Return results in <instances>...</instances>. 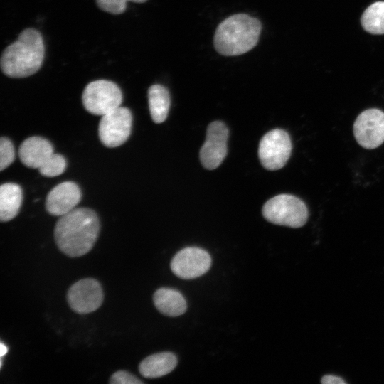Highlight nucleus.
<instances>
[{"mask_svg": "<svg viewBox=\"0 0 384 384\" xmlns=\"http://www.w3.org/2000/svg\"><path fill=\"white\" fill-rule=\"evenodd\" d=\"M99 232L100 221L96 213L90 208H78L60 216L55 226L54 238L63 253L78 257L93 247Z\"/></svg>", "mask_w": 384, "mask_h": 384, "instance_id": "obj_1", "label": "nucleus"}, {"mask_svg": "<svg viewBox=\"0 0 384 384\" xmlns=\"http://www.w3.org/2000/svg\"><path fill=\"white\" fill-rule=\"evenodd\" d=\"M45 56V46L41 33L33 28L23 30L16 41L2 52L0 67L2 73L12 78H22L35 74Z\"/></svg>", "mask_w": 384, "mask_h": 384, "instance_id": "obj_2", "label": "nucleus"}, {"mask_svg": "<svg viewBox=\"0 0 384 384\" xmlns=\"http://www.w3.org/2000/svg\"><path fill=\"white\" fill-rule=\"evenodd\" d=\"M262 26L260 21L245 14L233 15L218 26L214 46L221 55L235 56L252 50L257 44Z\"/></svg>", "mask_w": 384, "mask_h": 384, "instance_id": "obj_3", "label": "nucleus"}, {"mask_svg": "<svg viewBox=\"0 0 384 384\" xmlns=\"http://www.w3.org/2000/svg\"><path fill=\"white\" fill-rule=\"evenodd\" d=\"M262 215L272 223L297 228L307 222L309 212L301 199L284 193L268 200L263 206Z\"/></svg>", "mask_w": 384, "mask_h": 384, "instance_id": "obj_4", "label": "nucleus"}, {"mask_svg": "<svg viewBox=\"0 0 384 384\" xmlns=\"http://www.w3.org/2000/svg\"><path fill=\"white\" fill-rule=\"evenodd\" d=\"M82 101L87 112L102 116L120 106L122 93L114 82L97 80L86 85L82 95Z\"/></svg>", "mask_w": 384, "mask_h": 384, "instance_id": "obj_5", "label": "nucleus"}, {"mask_svg": "<svg viewBox=\"0 0 384 384\" xmlns=\"http://www.w3.org/2000/svg\"><path fill=\"white\" fill-rule=\"evenodd\" d=\"M292 152V142L288 133L274 129L266 133L259 144L258 156L261 164L267 170L282 168Z\"/></svg>", "mask_w": 384, "mask_h": 384, "instance_id": "obj_6", "label": "nucleus"}, {"mask_svg": "<svg viewBox=\"0 0 384 384\" xmlns=\"http://www.w3.org/2000/svg\"><path fill=\"white\" fill-rule=\"evenodd\" d=\"M132 123L131 111L124 107H118L102 116L98 134L101 142L107 147H117L129 138Z\"/></svg>", "mask_w": 384, "mask_h": 384, "instance_id": "obj_7", "label": "nucleus"}, {"mask_svg": "<svg viewBox=\"0 0 384 384\" xmlns=\"http://www.w3.org/2000/svg\"><path fill=\"white\" fill-rule=\"evenodd\" d=\"M356 142L362 147L373 149L384 142V112L370 108L362 112L353 124Z\"/></svg>", "mask_w": 384, "mask_h": 384, "instance_id": "obj_8", "label": "nucleus"}, {"mask_svg": "<svg viewBox=\"0 0 384 384\" xmlns=\"http://www.w3.org/2000/svg\"><path fill=\"white\" fill-rule=\"evenodd\" d=\"M228 129L221 121L211 122L206 132V141L200 150V160L204 168L218 167L228 152Z\"/></svg>", "mask_w": 384, "mask_h": 384, "instance_id": "obj_9", "label": "nucleus"}, {"mask_svg": "<svg viewBox=\"0 0 384 384\" xmlns=\"http://www.w3.org/2000/svg\"><path fill=\"white\" fill-rule=\"evenodd\" d=\"M103 297L100 283L92 278L76 282L67 293V301L70 307L78 314L95 311L101 306Z\"/></svg>", "mask_w": 384, "mask_h": 384, "instance_id": "obj_10", "label": "nucleus"}, {"mask_svg": "<svg viewBox=\"0 0 384 384\" xmlns=\"http://www.w3.org/2000/svg\"><path fill=\"white\" fill-rule=\"evenodd\" d=\"M210 265V256L206 250L189 247L176 253L171 262V269L178 277L191 279L204 274Z\"/></svg>", "mask_w": 384, "mask_h": 384, "instance_id": "obj_11", "label": "nucleus"}, {"mask_svg": "<svg viewBox=\"0 0 384 384\" xmlns=\"http://www.w3.org/2000/svg\"><path fill=\"white\" fill-rule=\"evenodd\" d=\"M81 199V191L73 181L59 183L50 191L46 199V208L49 214L61 216L75 208Z\"/></svg>", "mask_w": 384, "mask_h": 384, "instance_id": "obj_12", "label": "nucleus"}, {"mask_svg": "<svg viewBox=\"0 0 384 384\" xmlns=\"http://www.w3.org/2000/svg\"><path fill=\"white\" fill-rule=\"evenodd\" d=\"M53 153L51 143L48 139L37 136L25 139L18 149V156L22 164L32 169H38Z\"/></svg>", "mask_w": 384, "mask_h": 384, "instance_id": "obj_13", "label": "nucleus"}, {"mask_svg": "<svg viewBox=\"0 0 384 384\" xmlns=\"http://www.w3.org/2000/svg\"><path fill=\"white\" fill-rule=\"evenodd\" d=\"M177 365L176 356L171 352L151 355L139 363V370L146 378H156L171 373Z\"/></svg>", "mask_w": 384, "mask_h": 384, "instance_id": "obj_14", "label": "nucleus"}, {"mask_svg": "<svg viewBox=\"0 0 384 384\" xmlns=\"http://www.w3.org/2000/svg\"><path fill=\"white\" fill-rule=\"evenodd\" d=\"M156 308L162 314L178 316L183 314L187 308L186 302L178 291L169 288H160L153 296Z\"/></svg>", "mask_w": 384, "mask_h": 384, "instance_id": "obj_15", "label": "nucleus"}, {"mask_svg": "<svg viewBox=\"0 0 384 384\" xmlns=\"http://www.w3.org/2000/svg\"><path fill=\"white\" fill-rule=\"evenodd\" d=\"M23 195L19 185L14 183H3L0 187V220L7 222L18 213Z\"/></svg>", "mask_w": 384, "mask_h": 384, "instance_id": "obj_16", "label": "nucleus"}, {"mask_svg": "<svg viewBox=\"0 0 384 384\" xmlns=\"http://www.w3.org/2000/svg\"><path fill=\"white\" fill-rule=\"evenodd\" d=\"M148 102L152 120L157 124L164 122L170 107L167 89L161 85H151L148 90Z\"/></svg>", "mask_w": 384, "mask_h": 384, "instance_id": "obj_17", "label": "nucleus"}, {"mask_svg": "<svg viewBox=\"0 0 384 384\" xmlns=\"http://www.w3.org/2000/svg\"><path fill=\"white\" fill-rule=\"evenodd\" d=\"M361 22L363 28L372 34H384V1H378L363 12Z\"/></svg>", "mask_w": 384, "mask_h": 384, "instance_id": "obj_18", "label": "nucleus"}, {"mask_svg": "<svg viewBox=\"0 0 384 384\" xmlns=\"http://www.w3.org/2000/svg\"><path fill=\"white\" fill-rule=\"evenodd\" d=\"M66 168V161L63 156L53 153L38 169L46 177H54L63 174Z\"/></svg>", "mask_w": 384, "mask_h": 384, "instance_id": "obj_19", "label": "nucleus"}, {"mask_svg": "<svg viewBox=\"0 0 384 384\" xmlns=\"http://www.w3.org/2000/svg\"><path fill=\"white\" fill-rule=\"evenodd\" d=\"M97 6L103 11L118 15L122 14L127 8L128 1L144 3L146 0H95Z\"/></svg>", "mask_w": 384, "mask_h": 384, "instance_id": "obj_20", "label": "nucleus"}, {"mask_svg": "<svg viewBox=\"0 0 384 384\" xmlns=\"http://www.w3.org/2000/svg\"><path fill=\"white\" fill-rule=\"evenodd\" d=\"M15 150L12 142L6 137L0 139V170L3 171L13 163Z\"/></svg>", "mask_w": 384, "mask_h": 384, "instance_id": "obj_21", "label": "nucleus"}, {"mask_svg": "<svg viewBox=\"0 0 384 384\" xmlns=\"http://www.w3.org/2000/svg\"><path fill=\"white\" fill-rule=\"evenodd\" d=\"M112 384H141L143 382L125 370H119L114 373L110 379Z\"/></svg>", "mask_w": 384, "mask_h": 384, "instance_id": "obj_22", "label": "nucleus"}, {"mask_svg": "<svg viewBox=\"0 0 384 384\" xmlns=\"http://www.w3.org/2000/svg\"><path fill=\"white\" fill-rule=\"evenodd\" d=\"M323 384H346V383L340 377L327 375L322 377L321 380Z\"/></svg>", "mask_w": 384, "mask_h": 384, "instance_id": "obj_23", "label": "nucleus"}, {"mask_svg": "<svg viewBox=\"0 0 384 384\" xmlns=\"http://www.w3.org/2000/svg\"><path fill=\"white\" fill-rule=\"evenodd\" d=\"M1 353H0V356L1 357L4 356L8 351V348L7 347L1 342Z\"/></svg>", "mask_w": 384, "mask_h": 384, "instance_id": "obj_24", "label": "nucleus"}]
</instances>
